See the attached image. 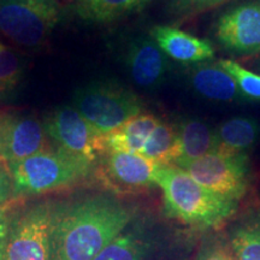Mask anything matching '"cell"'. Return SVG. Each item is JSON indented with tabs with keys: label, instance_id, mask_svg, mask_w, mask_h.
<instances>
[{
	"label": "cell",
	"instance_id": "cell-27",
	"mask_svg": "<svg viewBox=\"0 0 260 260\" xmlns=\"http://www.w3.org/2000/svg\"><path fill=\"white\" fill-rule=\"evenodd\" d=\"M11 195H14V182L9 169L0 162V206L6 205Z\"/></svg>",
	"mask_w": 260,
	"mask_h": 260
},
{
	"label": "cell",
	"instance_id": "cell-7",
	"mask_svg": "<svg viewBox=\"0 0 260 260\" xmlns=\"http://www.w3.org/2000/svg\"><path fill=\"white\" fill-rule=\"evenodd\" d=\"M54 204L44 201L12 216L3 260H53L51 225Z\"/></svg>",
	"mask_w": 260,
	"mask_h": 260
},
{
	"label": "cell",
	"instance_id": "cell-8",
	"mask_svg": "<svg viewBox=\"0 0 260 260\" xmlns=\"http://www.w3.org/2000/svg\"><path fill=\"white\" fill-rule=\"evenodd\" d=\"M42 125L59 148L92 164L104 153V135L99 134L74 106H58L48 113Z\"/></svg>",
	"mask_w": 260,
	"mask_h": 260
},
{
	"label": "cell",
	"instance_id": "cell-4",
	"mask_svg": "<svg viewBox=\"0 0 260 260\" xmlns=\"http://www.w3.org/2000/svg\"><path fill=\"white\" fill-rule=\"evenodd\" d=\"M73 106L99 134L106 135L141 113V102L121 84L93 82L75 93Z\"/></svg>",
	"mask_w": 260,
	"mask_h": 260
},
{
	"label": "cell",
	"instance_id": "cell-20",
	"mask_svg": "<svg viewBox=\"0 0 260 260\" xmlns=\"http://www.w3.org/2000/svg\"><path fill=\"white\" fill-rule=\"evenodd\" d=\"M152 242L142 232H123L93 260H145Z\"/></svg>",
	"mask_w": 260,
	"mask_h": 260
},
{
	"label": "cell",
	"instance_id": "cell-3",
	"mask_svg": "<svg viewBox=\"0 0 260 260\" xmlns=\"http://www.w3.org/2000/svg\"><path fill=\"white\" fill-rule=\"evenodd\" d=\"M93 164L58 147L42 151L9 167L15 197H30L69 187L84 180Z\"/></svg>",
	"mask_w": 260,
	"mask_h": 260
},
{
	"label": "cell",
	"instance_id": "cell-1",
	"mask_svg": "<svg viewBox=\"0 0 260 260\" xmlns=\"http://www.w3.org/2000/svg\"><path fill=\"white\" fill-rule=\"evenodd\" d=\"M130 219L132 213L124 205L106 195L54 205L52 259L93 260L124 232Z\"/></svg>",
	"mask_w": 260,
	"mask_h": 260
},
{
	"label": "cell",
	"instance_id": "cell-16",
	"mask_svg": "<svg viewBox=\"0 0 260 260\" xmlns=\"http://www.w3.org/2000/svg\"><path fill=\"white\" fill-rule=\"evenodd\" d=\"M178 140H180V158L175 161H190L216 152L217 135L216 132L210 128L200 119H187L182 122L178 128Z\"/></svg>",
	"mask_w": 260,
	"mask_h": 260
},
{
	"label": "cell",
	"instance_id": "cell-23",
	"mask_svg": "<svg viewBox=\"0 0 260 260\" xmlns=\"http://www.w3.org/2000/svg\"><path fill=\"white\" fill-rule=\"evenodd\" d=\"M218 64L235 81L242 95L260 100V75L247 70L232 59H222Z\"/></svg>",
	"mask_w": 260,
	"mask_h": 260
},
{
	"label": "cell",
	"instance_id": "cell-29",
	"mask_svg": "<svg viewBox=\"0 0 260 260\" xmlns=\"http://www.w3.org/2000/svg\"><path fill=\"white\" fill-rule=\"evenodd\" d=\"M4 50H6V48H5V46H4V45H3V44H2V42H0V53H2V52H3V51H4Z\"/></svg>",
	"mask_w": 260,
	"mask_h": 260
},
{
	"label": "cell",
	"instance_id": "cell-26",
	"mask_svg": "<svg viewBox=\"0 0 260 260\" xmlns=\"http://www.w3.org/2000/svg\"><path fill=\"white\" fill-rule=\"evenodd\" d=\"M11 220L12 216L11 213H10V209L8 205L0 206V260H3V256H4L5 253Z\"/></svg>",
	"mask_w": 260,
	"mask_h": 260
},
{
	"label": "cell",
	"instance_id": "cell-12",
	"mask_svg": "<svg viewBox=\"0 0 260 260\" xmlns=\"http://www.w3.org/2000/svg\"><path fill=\"white\" fill-rule=\"evenodd\" d=\"M125 61L133 81L141 88H155L167 74V56L152 37L142 35L130 42Z\"/></svg>",
	"mask_w": 260,
	"mask_h": 260
},
{
	"label": "cell",
	"instance_id": "cell-2",
	"mask_svg": "<svg viewBox=\"0 0 260 260\" xmlns=\"http://www.w3.org/2000/svg\"><path fill=\"white\" fill-rule=\"evenodd\" d=\"M155 184L168 216L199 229L222 226L237 210V201L206 189L176 165H159Z\"/></svg>",
	"mask_w": 260,
	"mask_h": 260
},
{
	"label": "cell",
	"instance_id": "cell-28",
	"mask_svg": "<svg viewBox=\"0 0 260 260\" xmlns=\"http://www.w3.org/2000/svg\"><path fill=\"white\" fill-rule=\"evenodd\" d=\"M73 2H77V3H79L80 6H82L84 4H87V3H88L89 0H73Z\"/></svg>",
	"mask_w": 260,
	"mask_h": 260
},
{
	"label": "cell",
	"instance_id": "cell-10",
	"mask_svg": "<svg viewBox=\"0 0 260 260\" xmlns=\"http://www.w3.org/2000/svg\"><path fill=\"white\" fill-rule=\"evenodd\" d=\"M46 148V132L34 117L0 111V162L6 168Z\"/></svg>",
	"mask_w": 260,
	"mask_h": 260
},
{
	"label": "cell",
	"instance_id": "cell-22",
	"mask_svg": "<svg viewBox=\"0 0 260 260\" xmlns=\"http://www.w3.org/2000/svg\"><path fill=\"white\" fill-rule=\"evenodd\" d=\"M24 61L11 50L0 53V100L9 99L17 92L24 76Z\"/></svg>",
	"mask_w": 260,
	"mask_h": 260
},
{
	"label": "cell",
	"instance_id": "cell-6",
	"mask_svg": "<svg viewBox=\"0 0 260 260\" xmlns=\"http://www.w3.org/2000/svg\"><path fill=\"white\" fill-rule=\"evenodd\" d=\"M198 183L213 193L239 201L249 183V159L246 153L212 152L190 161H178Z\"/></svg>",
	"mask_w": 260,
	"mask_h": 260
},
{
	"label": "cell",
	"instance_id": "cell-11",
	"mask_svg": "<svg viewBox=\"0 0 260 260\" xmlns=\"http://www.w3.org/2000/svg\"><path fill=\"white\" fill-rule=\"evenodd\" d=\"M102 157V180L111 189L135 191L155 184L157 162L128 152L106 151Z\"/></svg>",
	"mask_w": 260,
	"mask_h": 260
},
{
	"label": "cell",
	"instance_id": "cell-21",
	"mask_svg": "<svg viewBox=\"0 0 260 260\" xmlns=\"http://www.w3.org/2000/svg\"><path fill=\"white\" fill-rule=\"evenodd\" d=\"M148 0H89L80 6L81 15L98 22H109L141 8Z\"/></svg>",
	"mask_w": 260,
	"mask_h": 260
},
{
	"label": "cell",
	"instance_id": "cell-25",
	"mask_svg": "<svg viewBox=\"0 0 260 260\" xmlns=\"http://www.w3.org/2000/svg\"><path fill=\"white\" fill-rule=\"evenodd\" d=\"M195 260H235V258L226 240L213 236L201 243Z\"/></svg>",
	"mask_w": 260,
	"mask_h": 260
},
{
	"label": "cell",
	"instance_id": "cell-14",
	"mask_svg": "<svg viewBox=\"0 0 260 260\" xmlns=\"http://www.w3.org/2000/svg\"><path fill=\"white\" fill-rule=\"evenodd\" d=\"M159 122L160 121L157 117L151 113H139L124 124L103 136L104 152L115 151L140 154Z\"/></svg>",
	"mask_w": 260,
	"mask_h": 260
},
{
	"label": "cell",
	"instance_id": "cell-17",
	"mask_svg": "<svg viewBox=\"0 0 260 260\" xmlns=\"http://www.w3.org/2000/svg\"><path fill=\"white\" fill-rule=\"evenodd\" d=\"M260 126L249 117H234L217 129L216 151L225 153H246L258 140Z\"/></svg>",
	"mask_w": 260,
	"mask_h": 260
},
{
	"label": "cell",
	"instance_id": "cell-5",
	"mask_svg": "<svg viewBox=\"0 0 260 260\" xmlns=\"http://www.w3.org/2000/svg\"><path fill=\"white\" fill-rule=\"evenodd\" d=\"M60 17L58 0H0V32L18 46H40Z\"/></svg>",
	"mask_w": 260,
	"mask_h": 260
},
{
	"label": "cell",
	"instance_id": "cell-9",
	"mask_svg": "<svg viewBox=\"0 0 260 260\" xmlns=\"http://www.w3.org/2000/svg\"><path fill=\"white\" fill-rule=\"evenodd\" d=\"M214 35L236 56L260 53V0H243L226 9L214 24Z\"/></svg>",
	"mask_w": 260,
	"mask_h": 260
},
{
	"label": "cell",
	"instance_id": "cell-18",
	"mask_svg": "<svg viewBox=\"0 0 260 260\" xmlns=\"http://www.w3.org/2000/svg\"><path fill=\"white\" fill-rule=\"evenodd\" d=\"M180 154L178 129L162 122L158 123L140 153L159 165H174Z\"/></svg>",
	"mask_w": 260,
	"mask_h": 260
},
{
	"label": "cell",
	"instance_id": "cell-15",
	"mask_svg": "<svg viewBox=\"0 0 260 260\" xmlns=\"http://www.w3.org/2000/svg\"><path fill=\"white\" fill-rule=\"evenodd\" d=\"M193 88L200 95L216 102H234L242 96L232 76L217 64H201L190 75Z\"/></svg>",
	"mask_w": 260,
	"mask_h": 260
},
{
	"label": "cell",
	"instance_id": "cell-24",
	"mask_svg": "<svg viewBox=\"0 0 260 260\" xmlns=\"http://www.w3.org/2000/svg\"><path fill=\"white\" fill-rule=\"evenodd\" d=\"M230 0H169V11L174 17L187 18L209 11Z\"/></svg>",
	"mask_w": 260,
	"mask_h": 260
},
{
	"label": "cell",
	"instance_id": "cell-13",
	"mask_svg": "<svg viewBox=\"0 0 260 260\" xmlns=\"http://www.w3.org/2000/svg\"><path fill=\"white\" fill-rule=\"evenodd\" d=\"M151 37L165 56L180 63H203L214 57L211 42L177 28L157 25L151 30Z\"/></svg>",
	"mask_w": 260,
	"mask_h": 260
},
{
	"label": "cell",
	"instance_id": "cell-19",
	"mask_svg": "<svg viewBox=\"0 0 260 260\" xmlns=\"http://www.w3.org/2000/svg\"><path fill=\"white\" fill-rule=\"evenodd\" d=\"M228 243L235 260H260V214L234 224Z\"/></svg>",
	"mask_w": 260,
	"mask_h": 260
}]
</instances>
